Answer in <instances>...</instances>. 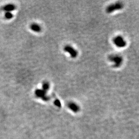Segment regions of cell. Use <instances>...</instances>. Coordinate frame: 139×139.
<instances>
[{"label":"cell","mask_w":139,"mask_h":139,"mask_svg":"<svg viewBox=\"0 0 139 139\" xmlns=\"http://www.w3.org/2000/svg\"><path fill=\"white\" fill-rule=\"evenodd\" d=\"M113 43L114 45L118 48H124L127 45L126 41L121 36L115 37L113 39Z\"/></svg>","instance_id":"obj_3"},{"label":"cell","mask_w":139,"mask_h":139,"mask_svg":"<svg viewBox=\"0 0 139 139\" xmlns=\"http://www.w3.org/2000/svg\"><path fill=\"white\" fill-rule=\"evenodd\" d=\"M123 7L124 5L122 3L120 2H116L107 6L106 8V12L108 14H110L115 11L122 10Z\"/></svg>","instance_id":"obj_2"},{"label":"cell","mask_w":139,"mask_h":139,"mask_svg":"<svg viewBox=\"0 0 139 139\" xmlns=\"http://www.w3.org/2000/svg\"><path fill=\"white\" fill-rule=\"evenodd\" d=\"M108 60L113 63V66L115 68H118L121 66L123 61L122 56L119 54H111L108 57Z\"/></svg>","instance_id":"obj_1"},{"label":"cell","mask_w":139,"mask_h":139,"mask_svg":"<svg viewBox=\"0 0 139 139\" xmlns=\"http://www.w3.org/2000/svg\"><path fill=\"white\" fill-rule=\"evenodd\" d=\"M30 29L36 33H39L42 31V27L39 24L36 23H33L30 25Z\"/></svg>","instance_id":"obj_6"},{"label":"cell","mask_w":139,"mask_h":139,"mask_svg":"<svg viewBox=\"0 0 139 139\" xmlns=\"http://www.w3.org/2000/svg\"><path fill=\"white\" fill-rule=\"evenodd\" d=\"M68 107L72 111L74 112H77L79 110V107L78 105L74 102H70L68 104Z\"/></svg>","instance_id":"obj_7"},{"label":"cell","mask_w":139,"mask_h":139,"mask_svg":"<svg viewBox=\"0 0 139 139\" xmlns=\"http://www.w3.org/2000/svg\"><path fill=\"white\" fill-rule=\"evenodd\" d=\"M54 104L56 105V106L60 107L61 106V103L60 101V100H55L54 101Z\"/></svg>","instance_id":"obj_11"},{"label":"cell","mask_w":139,"mask_h":139,"mask_svg":"<svg viewBox=\"0 0 139 139\" xmlns=\"http://www.w3.org/2000/svg\"><path fill=\"white\" fill-rule=\"evenodd\" d=\"M5 18L7 19H11L14 17V15H13L12 13L10 12H6L5 14Z\"/></svg>","instance_id":"obj_10"},{"label":"cell","mask_w":139,"mask_h":139,"mask_svg":"<svg viewBox=\"0 0 139 139\" xmlns=\"http://www.w3.org/2000/svg\"><path fill=\"white\" fill-rule=\"evenodd\" d=\"M35 94L37 97L42 99L44 101H47L50 99L49 97L46 95V92L42 89L36 90Z\"/></svg>","instance_id":"obj_5"},{"label":"cell","mask_w":139,"mask_h":139,"mask_svg":"<svg viewBox=\"0 0 139 139\" xmlns=\"http://www.w3.org/2000/svg\"><path fill=\"white\" fill-rule=\"evenodd\" d=\"M15 9L16 6L12 4L6 5L3 7V10L6 12H11V11H14Z\"/></svg>","instance_id":"obj_8"},{"label":"cell","mask_w":139,"mask_h":139,"mask_svg":"<svg viewBox=\"0 0 139 139\" xmlns=\"http://www.w3.org/2000/svg\"><path fill=\"white\" fill-rule=\"evenodd\" d=\"M50 85L49 83L47 81H44L42 83V89L46 91V92L48 91L50 89Z\"/></svg>","instance_id":"obj_9"},{"label":"cell","mask_w":139,"mask_h":139,"mask_svg":"<svg viewBox=\"0 0 139 139\" xmlns=\"http://www.w3.org/2000/svg\"><path fill=\"white\" fill-rule=\"evenodd\" d=\"M64 52H66L69 54L72 58H76L78 55V52L76 49L70 45H66L64 48Z\"/></svg>","instance_id":"obj_4"}]
</instances>
